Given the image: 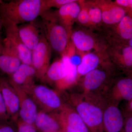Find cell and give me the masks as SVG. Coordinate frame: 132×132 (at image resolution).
<instances>
[{"label": "cell", "mask_w": 132, "mask_h": 132, "mask_svg": "<svg viewBox=\"0 0 132 132\" xmlns=\"http://www.w3.org/2000/svg\"><path fill=\"white\" fill-rule=\"evenodd\" d=\"M34 21L18 26L19 35L22 41L26 47L31 51L35 49L41 39L44 36L40 34L39 30Z\"/></svg>", "instance_id": "22"}, {"label": "cell", "mask_w": 132, "mask_h": 132, "mask_svg": "<svg viewBox=\"0 0 132 132\" xmlns=\"http://www.w3.org/2000/svg\"><path fill=\"white\" fill-rule=\"evenodd\" d=\"M112 28V38H110V39L127 43L132 39V16L126 15Z\"/></svg>", "instance_id": "23"}, {"label": "cell", "mask_w": 132, "mask_h": 132, "mask_svg": "<svg viewBox=\"0 0 132 132\" xmlns=\"http://www.w3.org/2000/svg\"><path fill=\"white\" fill-rule=\"evenodd\" d=\"M95 4L101 10L102 22L112 27L118 24L126 15L125 9L109 1H95Z\"/></svg>", "instance_id": "16"}, {"label": "cell", "mask_w": 132, "mask_h": 132, "mask_svg": "<svg viewBox=\"0 0 132 132\" xmlns=\"http://www.w3.org/2000/svg\"><path fill=\"white\" fill-rule=\"evenodd\" d=\"M34 126L40 132H54L62 131L58 112L39 111Z\"/></svg>", "instance_id": "19"}, {"label": "cell", "mask_w": 132, "mask_h": 132, "mask_svg": "<svg viewBox=\"0 0 132 132\" xmlns=\"http://www.w3.org/2000/svg\"><path fill=\"white\" fill-rule=\"evenodd\" d=\"M22 64L16 50L6 38L3 41L0 54V69L10 76L13 74Z\"/></svg>", "instance_id": "15"}, {"label": "cell", "mask_w": 132, "mask_h": 132, "mask_svg": "<svg viewBox=\"0 0 132 132\" xmlns=\"http://www.w3.org/2000/svg\"><path fill=\"white\" fill-rule=\"evenodd\" d=\"M10 120L7 118L5 117L4 115L0 112V121H8Z\"/></svg>", "instance_id": "34"}, {"label": "cell", "mask_w": 132, "mask_h": 132, "mask_svg": "<svg viewBox=\"0 0 132 132\" xmlns=\"http://www.w3.org/2000/svg\"><path fill=\"white\" fill-rule=\"evenodd\" d=\"M77 66L73 63L71 59L69 62V72L65 77L55 85L58 92L60 93L65 91L78 84V79Z\"/></svg>", "instance_id": "24"}, {"label": "cell", "mask_w": 132, "mask_h": 132, "mask_svg": "<svg viewBox=\"0 0 132 132\" xmlns=\"http://www.w3.org/2000/svg\"><path fill=\"white\" fill-rule=\"evenodd\" d=\"M124 117L119 106L106 100L104 107L103 124L104 132H124Z\"/></svg>", "instance_id": "13"}, {"label": "cell", "mask_w": 132, "mask_h": 132, "mask_svg": "<svg viewBox=\"0 0 132 132\" xmlns=\"http://www.w3.org/2000/svg\"><path fill=\"white\" fill-rule=\"evenodd\" d=\"M58 114L62 131L91 132L74 109L67 103Z\"/></svg>", "instance_id": "10"}, {"label": "cell", "mask_w": 132, "mask_h": 132, "mask_svg": "<svg viewBox=\"0 0 132 132\" xmlns=\"http://www.w3.org/2000/svg\"><path fill=\"white\" fill-rule=\"evenodd\" d=\"M0 132H17L16 123L12 120L0 121Z\"/></svg>", "instance_id": "28"}, {"label": "cell", "mask_w": 132, "mask_h": 132, "mask_svg": "<svg viewBox=\"0 0 132 132\" xmlns=\"http://www.w3.org/2000/svg\"><path fill=\"white\" fill-rule=\"evenodd\" d=\"M125 75L127 76H129L130 78H132V72H129L125 73Z\"/></svg>", "instance_id": "36"}, {"label": "cell", "mask_w": 132, "mask_h": 132, "mask_svg": "<svg viewBox=\"0 0 132 132\" xmlns=\"http://www.w3.org/2000/svg\"><path fill=\"white\" fill-rule=\"evenodd\" d=\"M67 104L77 112L91 132H104L103 119L105 98L92 93H66Z\"/></svg>", "instance_id": "1"}, {"label": "cell", "mask_w": 132, "mask_h": 132, "mask_svg": "<svg viewBox=\"0 0 132 132\" xmlns=\"http://www.w3.org/2000/svg\"><path fill=\"white\" fill-rule=\"evenodd\" d=\"M1 17L6 34L5 38L16 50L22 63L32 65V51L26 47L22 41L19 35V26L5 17Z\"/></svg>", "instance_id": "7"}, {"label": "cell", "mask_w": 132, "mask_h": 132, "mask_svg": "<svg viewBox=\"0 0 132 132\" xmlns=\"http://www.w3.org/2000/svg\"><path fill=\"white\" fill-rule=\"evenodd\" d=\"M122 74L111 62L105 63L81 78L79 82L80 81L81 92L106 98L114 80Z\"/></svg>", "instance_id": "3"}, {"label": "cell", "mask_w": 132, "mask_h": 132, "mask_svg": "<svg viewBox=\"0 0 132 132\" xmlns=\"http://www.w3.org/2000/svg\"><path fill=\"white\" fill-rule=\"evenodd\" d=\"M70 59L66 55H62L61 59L55 61L50 65L42 80L47 81L55 85L64 79L68 73Z\"/></svg>", "instance_id": "21"}, {"label": "cell", "mask_w": 132, "mask_h": 132, "mask_svg": "<svg viewBox=\"0 0 132 132\" xmlns=\"http://www.w3.org/2000/svg\"><path fill=\"white\" fill-rule=\"evenodd\" d=\"M90 21L89 27H94L102 22V14L100 8L92 1L86 2Z\"/></svg>", "instance_id": "25"}, {"label": "cell", "mask_w": 132, "mask_h": 132, "mask_svg": "<svg viewBox=\"0 0 132 132\" xmlns=\"http://www.w3.org/2000/svg\"><path fill=\"white\" fill-rule=\"evenodd\" d=\"M40 16L45 38L52 50L61 55L71 42V34L60 21L55 12L48 10Z\"/></svg>", "instance_id": "4"}, {"label": "cell", "mask_w": 132, "mask_h": 132, "mask_svg": "<svg viewBox=\"0 0 132 132\" xmlns=\"http://www.w3.org/2000/svg\"><path fill=\"white\" fill-rule=\"evenodd\" d=\"M48 10L46 0H15L0 3V15L18 26L35 21Z\"/></svg>", "instance_id": "2"}, {"label": "cell", "mask_w": 132, "mask_h": 132, "mask_svg": "<svg viewBox=\"0 0 132 132\" xmlns=\"http://www.w3.org/2000/svg\"><path fill=\"white\" fill-rule=\"evenodd\" d=\"M125 108L132 112V98L129 101L127 102V104Z\"/></svg>", "instance_id": "33"}, {"label": "cell", "mask_w": 132, "mask_h": 132, "mask_svg": "<svg viewBox=\"0 0 132 132\" xmlns=\"http://www.w3.org/2000/svg\"><path fill=\"white\" fill-rule=\"evenodd\" d=\"M3 28V22L2 18L0 15V33L1 32Z\"/></svg>", "instance_id": "35"}, {"label": "cell", "mask_w": 132, "mask_h": 132, "mask_svg": "<svg viewBox=\"0 0 132 132\" xmlns=\"http://www.w3.org/2000/svg\"><path fill=\"white\" fill-rule=\"evenodd\" d=\"M52 50L44 36L36 47L32 51V66L35 69L36 78L40 79L44 78L50 65Z\"/></svg>", "instance_id": "8"}, {"label": "cell", "mask_w": 132, "mask_h": 132, "mask_svg": "<svg viewBox=\"0 0 132 132\" xmlns=\"http://www.w3.org/2000/svg\"><path fill=\"white\" fill-rule=\"evenodd\" d=\"M109 40L105 50L109 60L124 75L132 72V47L127 43Z\"/></svg>", "instance_id": "6"}, {"label": "cell", "mask_w": 132, "mask_h": 132, "mask_svg": "<svg viewBox=\"0 0 132 132\" xmlns=\"http://www.w3.org/2000/svg\"><path fill=\"white\" fill-rule=\"evenodd\" d=\"M3 47V42H0V54H1V52L2 50Z\"/></svg>", "instance_id": "37"}, {"label": "cell", "mask_w": 132, "mask_h": 132, "mask_svg": "<svg viewBox=\"0 0 132 132\" xmlns=\"http://www.w3.org/2000/svg\"><path fill=\"white\" fill-rule=\"evenodd\" d=\"M122 111L124 120L123 131L132 132V112L125 108Z\"/></svg>", "instance_id": "27"}, {"label": "cell", "mask_w": 132, "mask_h": 132, "mask_svg": "<svg viewBox=\"0 0 132 132\" xmlns=\"http://www.w3.org/2000/svg\"><path fill=\"white\" fill-rule=\"evenodd\" d=\"M71 39L76 50L81 53H90L93 50L96 53L104 52L106 47V44L99 45L94 36L82 30L72 31Z\"/></svg>", "instance_id": "11"}, {"label": "cell", "mask_w": 132, "mask_h": 132, "mask_svg": "<svg viewBox=\"0 0 132 132\" xmlns=\"http://www.w3.org/2000/svg\"><path fill=\"white\" fill-rule=\"evenodd\" d=\"M106 98L107 101L118 106L121 102L129 101L132 98V78L125 75L116 78Z\"/></svg>", "instance_id": "9"}, {"label": "cell", "mask_w": 132, "mask_h": 132, "mask_svg": "<svg viewBox=\"0 0 132 132\" xmlns=\"http://www.w3.org/2000/svg\"><path fill=\"white\" fill-rule=\"evenodd\" d=\"M17 132H38V130L34 125L24 123L20 120H18L16 122Z\"/></svg>", "instance_id": "29"}, {"label": "cell", "mask_w": 132, "mask_h": 132, "mask_svg": "<svg viewBox=\"0 0 132 132\" xmlns=\"http://www.w3.org/2000/svg\"><path fill=\"white\" fill-rule=\"evenodd\" d=\"M127 14L132 17V0H130V5L129 7L126 9Z\"/></svg>", "instance_id": "32"}, {"label": "cell", "mask_w": 132, "mask_h": 132, "mask_svg": "<svg viewBox=\"0 0 132 132\" xmlns=\"http://www.w3.org/2000/svg\"><path fill=\"white\" fill-rule=\"evenodd\" d=\"M80 6V10L77 20L81 24L85 26H90V21L88 16V8L86 2L83 1H79Z\"/></svg>", "instance_id": "26"}, {"label": "cell", "mask_w": 132, "mask_h": 132, "mask_svg": "<svg viewBox=\"0 0 132 132\" xmlns=\"http://www.w3.org/2000/svg\"><path fill=\"white\" fill-rule=\"evenodd\" d=\"M0 112L2 113L3 115L7 118L9 120H10L8 115L6 104H5V101L3 98L1 89H0Z\"/></svg>", "instance_id": "31"}, {"label": "cell", "mask_w": 132, "mask_h": 132, "mask_svg": "<svg viewBox=\"0 0 132 132\" xmlns=\"http://www.w3.org/2000/svg\"><path fill=\"white\" fill-rule=\"evenodd\" d=\"M61 132H63V131H61Z\"/></svg>", "instance_id": "40"}, {"label": "cell", "mask_w": 132, "mask_h": 132, "mask_svg": "<svg viewBox=\"0 0 132 132\" xmlns=\"http://www.w3.org/2000/svg\"><path fill=\"white\" fill-rule=\"evenodd\" d=\"M80 10V6L79 1L75 0L64 5L55 12L60 21L71 34L73 26L77 20Z\"/></svg>", "instance_id": "20"}, {"label": "cell", "mask_w": 132, "mask_h": 132, "mask_svg": "<svg viewBox=\"0 0 132 132\" xmlns=\"http://www.w3.org/2000/svg\"><path fill=\"white\" fill-rule=\"evenodd\" d=\"M61 131H57V132H61Z\"/></svg>", "instance_id": "39"}, {"label": "cell", "mask_w": 132, "mask_h": 132, "mask_svg": "<svg viewBox=\"0 0 132 132\" xmlns=\"http://www.w3.org/2000/svg\"><path fill=\"white\" fill-rule=\"evenodd\" d=\"M75 0H46V3L48 9L54 7L60 9L66 4L74 1Z\"/></svg>", "instance_id": "30"}, {"label": "cell", "mask_w": 132, "mask_h": 132, "mask_svg": "<svg viewBox=\"0 0 132 132\" xmlns=\"http://www.w3.org/2000/svg\"><path fill=\"white\" fill-rule=\"evenodd\" d=\"M11 85L16 90L20 98L19 119L24 123L34 125L39 112L38 106L25 90L20 87Z\"/></svg>", "instance_id": "14"}, {"label": "cell", "mask_w": 132, "mask_h": 132, "mask_svg": "<svg viewBox=\"0 0 132 132\" xmlns=\"http://www.w3.org/2000/svg\"><path fill=\"white\" fill-rule=\"evenodd\" d=\"M23 90L32 98L41 111L59 112L65 104L60 95V92L45 85L34 84Z\"/></svg>", "instance_id": "5"}, {"label": "cell", "mask_w": 132, "mask_h": 132, "mask_svg": "<svg viewBox=\"0 0 132 132\" xmlns=\"http://www.w3.org/2000/svg\"><path fill=\"white\" fill-rule=\"evenodd\" d=\"M109 61L105 54V51L101 53L90 52L81 56L79 64L77 66L78 79L96 69Z\"/></svg>", "instance_id": "17"}, {"label": "cell", "mask_w": 132, "mask_h": 132, "mask_svg": "<svg viewBox=\"0 0 132 132\" xmlns=\"http://www.w3.org/2000/svg\"><path fill=\"white\" fill-rule=\"evenodd\" d=\"M10 76L8 80L11 84L25 89L34 84L36 72L31 65L22 63L16 71Z\"/></svg>", "instance_id": "18"}, {"label": "cell", "mask_w": 132, "mask_h": 132, "mask_svg": "<svg viewBox=\"0 0 132 132\" xmlns=\"http://www.w3.org/2000/svg\"><path fill=\"white\" fill-rule=\"evenodd\" d=\"M0 89L10 120L16 122L19 117L20 100L17 92L8 79L0 78Z\"/></svg>", "instance_id": "12"}, {"label": "cell", "mask_w": 132, "mask_h": 132, "mask_svg": "<svg viewBox=\"0 0 132 132\" xmlns=\"http://www.w3.org/2000/svg\"><path fill=\"white\" fill-rule=\"evenodd\" d=\"M127 43L129 45H130V46H131L132 47V39L128 41Z\"/></svg>", "instance_id": "38"}]
</instances>
